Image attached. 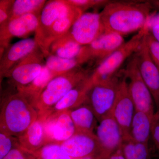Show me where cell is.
I'll return each instance as SVG.
<instances>
[{
    "instance_id": "34",
    "label": "cell",
    "mask_w": 159,
    "mask_h": 159,
    "mask_svg": "<svg viewBox=\"0 0 159 159\" xmlns=\"http://www.w3.org/2000/svg\"><path fill=\"white\" fill-rule=\"evenodd\" d=\"M151 138L159 152V113L156 112L152 118Z\"/></svg>"
},
{
    "instance_id": "3",
    "label": "cell",
    "mask_w": 159,
    "mask_h": 159,
    "mask_svg": "<svg viewBox=\"0 0 159 159\" xmlns=\"http://www.w3.org/2000/svg\"><path fill=\"white\" fill-rule=\"evenodd\" d=\"M90 69L79 66L71 70L53 78L43 91L34 108L42 118L59 100L72 89L91 76Z\"/></svg>"
},
{
    "instance_id": "4",
    "label": "cell",
    "mask_w": 159,
    "mask_h": 159,
    "mask_svg": "<svg viewBox=\"0 0 159 159\" xmlns=\"http://www.w3.org/2000/svg\"><path fill=\"white\" fill-rule=\"evenodd\" d=\"M148 31V28L145 25L137 34L97 66L91 76L93 84L110 79L116 75L123 62L136 52L143 38Z\"/></svg>"
},
{
    "instance_id": "31",
    "label": "cell",
    "mask_w": 159,
    "mask_h": 159,
    "mask_svg": "<svg viewBox=\"0 0 159 159\" xmlns=\"http://www.w3.org/2000/svg\"><path fill=\"white\" fill-rule=\"evenodd\" d=\"M150 57L159 70V42L148 31L145 35Z\"/></svg>"
},
{
    "instance_id": "18",
    "label": "cell",
    "mask_w": 159,
    "mask_h": 159,
    "mask_svg": "<svg viewBox=\"0 0 159 159\" xmlns=\"http://www.w3.org/2000/svg\"><path fill=\"white\" fill-rule=\"evenodd\" d=\"M91 76L69 91L50 110L44 117L39 119L44 120L51 115L64 111L71 110L86 102L89 92L93 85Z\"/></svg>"
},
{
    "instance_id": "11",
    "label": "cell",
    "mask_w": 159,
    "mask_h": 159,
    "mask_svg": "<svg viewBox=\"0 0 159 159\" xmlns=\"http://www.w3.org/2000/svg\"><path fill=\"white\" fill-rule=\"evenodd\" d=\"M122 73L112 113L122 129L124 138H126L129 137L135 108L129 91L127 78Z\"/></svg>"
},
{
    "instance_id": "12",
    "label": "cell",
    "mask_w": 159,
    "mask_h": 159,
    "mask_svg": "<svg viewBox=\"0 0 159 159\" xmlns=\"http://www.w3.org/2000/svg\"><path fill=\"white\" fill-rule=\"evenodd\" d=\"M105 159L121 147L124 137L112 113L100 119L95 131Z\"/></svg>"
},
{
    "instance_id": "6",
    "label": "cell",
    "mask_w": 159,
    "mask_h": 159,
    "mask_svg": "<svg viewBox=\"0 0 159 159\" xmlns=\"http://www.w3.org/2000/svg\"><path fill=\"white\" fill-rule=\"evenodd\" d=\"M118 73L110 79L95 84L89 92L87 102L98 122L112 111L121 77L120 72Z\"/></svg>"
},
{
    "instance_id": "24",
    "label": "cell",
    "mask_w": 159,
    "mask_h": 159,
    "mask_svg": "<svg viewBox=\"0 0 159 159\" xmlns=\"http://www.w3.org/2000/svg\"><path fill=\"white\" fill-rule=\"evenodd\" d=\"M81 47L66 34L51 44L50 53L61 58L73 59L78 56Z\"/></svg>"
},
{
    "instance_id": "36",
    "label": "cell",
    "mask_w": 159,
    "mask_h": 159,
    "mask_svg": "<svg viewBox=\"0 0 159 159\" xmlns=\"http://www.w3.org/2000/svg\"><path fill=\"white\" fill-rule=\"evenodd\" d=\"M106 159H125L121 149V147Z\"/></svg>"
},
{
    "instance_id": "19",
    "label": "cell",
    "mask_w": 159,
    "mask_h": 159,
    "mask_svg": "<svg viewBox=\"0 0 159 159\" xmlns=\"http://www.w3.org/2000/svg\"><path fill=\"white\" fill-rule=\"evenodd\" d=\"M83 13L80 9L72 6L68 11L61 16L53 24L40 49L45 58L50 55V48L51 44L66 34L75 22Z\"/></svg>"
},
{
    "instance_id": "38",
    "label": "cell",
    "mask_w": 159,
    "mask_h": 159,
    "mask_svg": "<svg viewBox=\"0 0 159 159\" xmlns=\"http://www.w3.org/2000/svg\"><path fill=\"white\" fill-rule=\"evenodd\" d=\"M152 9H159V0H154V1H149Z\"/></svg>"
},
{
    "instance_id": "25",
    "label": "cell",
    "mask_w": 159,
    "mask_h": 159,
    "mask_svg": "<svg viewBox=\"0 0 159 159\" xmlns=\"http://www.w3.org/2000/svg\"><path fill=\"white\" fill-rule=\"evenodd\" d=\"M121 149L125 159H150L148 144L136 142L129 138H124Z\"/></svg>"
},
{
    "instance_id": "14",
    "label": "cell",
    "mask_w": 159,
    "mask_h": 159,
    "mask_svg": "<svg viewBox=\"0 0 159 159\" xmlns=\"http://www.w3.org/2000/svg\"><path fill=\"white\" fill-rule=\"evenodd\" d=\"M40 13L37 12L22 16L9 21L4 28L0 29L1 55L9 47V42L12 38L26 37L35 32Z\"/></svg>"
},
{
    "instance_id": "29",
    "label": "cell",
    "mask_w": 159,
    "mask_h": 159,
    "mask_svg": "<svg viewBox=\"0 0 159 159\" xmlns=\"http://www.w3.org/2000/svg\"><path fill=\"white\" fill-rule=\"evenodd\" d=\"M19 146L18 139L0 130V159H2L15 147Z\"/></svg>"
},
{
    "instance_id": "35",
    "label": "cell",
    "mask_w": 159,
    "mask_h": 159,
    "mask_svg": "<svg viewBox=\"0 0 159 159\" xmlns=\"http://www.w3.org/2000/svg\"><path fill=\"white\" fill-rule=\"evenodd\" d=\"M159 25V12L151 14L145 25L148 30L155 25Z\"/></svg>"
},
{
    "instance_id": "9",
    "label": "cell",
    "mask_w": 159,
    "mask_h": 159,
    "mask_svg": "<svg viewBox=\"0 0 159 159\" xmlns=\"http://www.w3.org/2000/svg\"><path fill=\"white\" fill-rule=\"evenodd\" d=\"M100 13H83L75 22L67 35L80 46L88 45L105 32Z\"/></svg>"
},
{
    "instance_id": "27",
    "label": "cell",
    "mask_w": 159,
    "mask_h": 159,
    "mask_svg": "<svg viewBox=\"0 0 159 159\" xmlns=\"http://www.w3.org/2000/svg\"><path fill=\"white\" fill-rule=\"evenodd\" d=\"M46 58V66L54 77L81 66L76 58L66 59L50 54Z\"/></svg>"
},
{
    "instance_id": "2",
    "label": "cell",
    "mask_w": 159,
    "mask_h": 159,
    "mask_svg": "<svg viewBox=\"0 0 159 159\" xmlns=\"http://www.w3.org/2000/svg\"><path fill=\"white\" fill-rule=\"evenodd\" d=\"M36 109L16 91L3 99L0 114V130L18 138L38 119Z\"/></svg>"
},
{
    "instance_id": "39",
    "label": "cell",
    "mask_w": 159,
    "mask_h": 159,
    "mask_svg": "<svg viewBox=\"0 0 159 159\" xmlns=\"http://www.w3.org/2000/svg\"><path fill=\"white\" fill-rule=\"evenodd\" d=\"M79 159H103V158H102V157L99 156H95L87 157Z\"/></svg>"
},
{
    "instance_id": "26",
    "label": "cell",
    "mask_w": 159,
    "mask_h": 159,
    "mask_svg": "<svg viewBox=\"0 0 159 159\" xmlns=\"http://www.w3.org/2000/svg\"><path fill=\"white\" fill-rule=\"evenodd\" d=\"M47 2L45 0H13L9 21L25 15L41 12Z\"/></svg>"
},
{
    "instance_id": "23",
    "label": "cell",
    "mask_w": 159,
    "mask_h": 159,
    "mask_svg": "<svg viewBox=\"0 0 159 159\" xmlns=\"http://www.w3.org/2000/svg\"><path fill=\"white\" fill-rule=\"evenodd\" d=\"M48 69L45 65L39 75L28 85L17 89L16 91L21 94L33 106L46 86L54 78Z\"/></svg>"
},
{
    "instance_id": "7",
    "label": "cell",
    "mask_w": 159,
    "mask_h": 159,
    "mask_svg": "<svg viewBox=\"0 0 159 159\" xmlns=\"http://www.w3.org/2000/svg\"><path fill=\"white\" fill-rule=\"evenodd\" d=\"M125 43L123 36L105 31L90 44L81 47L76 58L80 66L89 63L97 68Z\"/></svg>"
},
{
    "instance_id": "33",
    "label": "cell",
    "mask_w": 159,
    "mask_h": 159,
    "mask_svg": "<svg viewBox=\"0 0 159 159\" xmlns=\"http://www.w3.org/2000/svg\"><path fill=\"white\" fill-rule=\"evenodd\" d=\"M33 153L29 152L20 146L11 149L2 159H34Z\"/></svg>"
},
{
    "instance_id": "28",
    "label": "cell",
    "mask_w": 159,
    "mask_h": 159,
    "mask_svg": "<svg viewBox=\"0 0 159 159\" xmlns=\"http://www.w3.org/2000/svg\"><path fill=\"white\" fill-rule=\"evenodd\" d=\"M33 154L34 159H74L68 155L58 143H48Z\"/></svg>"
},
{
    "instance_id": "32",
    "label": "cell",
    "mask_w": 159,
    "mask_h": 159,
    "mask_svg": "<svg viewBox=\"0 0 159 159\" xmlns=\"http://www.w3.org/2000/svg\"><path fill=\"white\" fill-rule=\"evenodd\" d=\"M13 2V0L0 1V29H3L9 22Z\"/></svg>"
},
{
    "instance_id": "1",
    "label": "cell",
    "mask_w": 159,
    "mask_h": 159,
    "mask_svg": "<svg viewBox=\"0 0 159 159\" xmlns=\"http://www.w3.org/2000/svg\"><path fill=\"white\" fill-rule=\"evenodd\" d=\"M152 9L149 1H111L100 14L106 31L123 36L141 30Z\"/></svg>"
},
{
    "instance_id": "37",
    "label": "cell",
    "mask_w": 159,
    "mask_h": 159,
    "mask_svg": "<svg viewBox=\"0 0 159 159\" xmlns=\"http://www.w3.org/2000/svg\"><path fill=\"white\" fill-rule=\"evenodd\" d=\"M151 34L159 42V25H155L149 29Z\"/></svg>"
},
{
    "instance_id": "21",
    "label": "cell",
    "mask_w": 159,
    "mask_h": 159,
    "mask_svg": "<svg viewBox=\"0 0 159 159\" xmlns=\"http://www.w3.org/2000/svg\"><path fill=\"white\" fill-rule=\"evenodd\" d=\"M69 111L77 132L95 133L99 122L87 102Z\"/></svg>"
},
{
    "instance_id": "8",
    "label": "cell",
    "mask_w": 159,
    "mask_h": 159,
    "mask_svg": "<svg viewBox=\"0 0 159 159\" xmlns=\"http://www.w3.org/2000/svg\"><path fill=\"white\" fill-rule=\"evenodd\" d=\"M44 55L37 47L8 72L7 78L11 86L16 89L29 84L40 74L45 65Z\"/></svg>"
},
{
    "instance_id": "22",
    "label": "cell",
    "mask_w": 159,
    "mask_h": 159,
    "mask_svg": "<svg viewBox=\"0 0 159 159\" xmlns=\"http://www.w3.org/2000/svg\"><path fill=\"white\" fill-rule=\"evenodd\" d=\"M153 117L146 113L135 110L131 123L128 138L136 142L148 144Z\"/></svg>"
},
{
    "instance_id": "10",
    "label": "cell",
    "mask_w": 159,
    "mask_h": 159,
    "mask_svg": "<svg viewBox=\"0 0 159 159\" xmlns=\"http://www.w3.org/2000/svg\"><path fill=\"white\" fill-rule=\"evenodd\" d=\"M145 35L139 49L134 53V55L136 58L137 66L141 77L151 93L156 108V111H158L159 70L150 57Z\"/></svg>"
},
{
    "instance_id": "15",
    "label": "cell",
    "mask_w": 159,
    "mask_h": 159,
    "mask_svg": "<svg viewBox=\"0 0 159 159\" xmlns=\"http://www.w3.org/2000/svg\"><path fill=\"white\" fill-rule=\"evenodd\" d=\"M43 120L48 143L61 144L77 132L69 111L51 115Z\"/></svg>"
},
{
    "instance_id": "16",
    "label": "cell",
    "mask_w": 159,
    "mask_h": 159,
    "mask_svg": "<svg viewBox=\"0 0 159 159\" xmlns=\"http://www.w3.org/2000/svg\"><path fill=\"white\" fill-rule=\"evenodd\" d=\"M71 7L72 6L66 0L47 1L40 14L34 38L40 49L42 48L47 34L53 24Z\"/></svg>"
},
{
    "instance_id": "20",
    "label": "cell",
    "mask_w": 159,
    "mask_h": 159,
    "mask_svg": "<svg viewBox=\"0 0 159 159\" xmlns=\"http://www.w3.org/2000/svg\"><path fill=\"white\" fill-rule=\"evenodd\" d=\"M17 139L20 147L32 153L48 144L43 121L38 118Z\"/></svg>"
},
{
    "instance_id": "17",
    "label": "cell",
    "mask_w": 159,
    "mask_h": 159,
    "mask_svg": "<svg viewBox=\"0 0 159 159\" xmlns=\"http://www.w3.org/2000/svg\"><path fill=\"white\" fill-rule=\"evenodd\" d=\"M39 46L34 38L21 40L9 47L0 57L1 83L16 64L31 54Z\"/></svg>"
},
{
    "instance_id": "13",
    "label": "cell",
    "mask_w": 159,
    "mask_h": 159,
    "mask_svg": "<svg viewBox=\"0 0 159 159\" xmlns=\"http://www.w3.org/2000/svg\"><path fill=\"white\" fill-rule=\"evenodd\" d=\"M61 145L68 155L74 159L95 156L105 159L100 143L95 134L76 132Z\"/></svg>"
},
{
    "instance_id": "5",
    "label": "cell",
    "mask_w": 159,
    "mask_h": 159,
    "mask_svg": "<svg viewBox=\"0 0 159 159\" xmlns=\"http://www.w3.org/2000/svg\"><path fill=\"white\" fill-rule=\"evenodd\" d=\"M122 71L129 80V91L135 110L146 113L153 117L156 113L153 97L141 77L134 54L131 56L126 67Z\"/></svg>"
},
{
    "instance_id": "30",
    "label": "cell",
    "mask_w": 159,
    "mask_h": 159,
    "mask_svg": "<svg viewBox=\"0 0 159 159\" xmlns=\"http://www.w3.org/2000/svg\"><path fill=\"white\" fill-rule=\"evenodd\" d=\"M71 6L78 8L84 12L89 8L106 6L111 1L108 0H66Z\"/></svg>"
},
{
    "instance_id": "40",
    "label": "cell",
    "mask_w": 159,
    "mask_h": 159,
    "mask_svg": "<svg viewBox=\"0 0 159 159\" xmlns=\"http://www.w3.org/2000/svg\"><path fill=\"white\" fill-rule=\"evenodd\" d=\"M159 113V111H158Z\"/></svg>"
}]
</instances>
